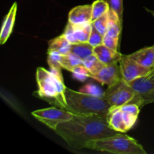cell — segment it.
Instances as JSON below:
<instances>
[{
	"mask_svg": "<svg viewBox=\"0 0 154 154\" xmlns=\"http://www.w3.org/2000/svg\"><path fill=\"white\" fill-rule=\"evenodd\" d=\"M106 119L108 126L114 130L122 133L129 131L125 123L123 112L120 107H111L106 116Z\"/></svg>",
	"mask_w": 154,
	"mask_h": 154,
	"instance_id": "7c38bea8",
	"label": "cell"
},
{
	"mask_svg": "<svg viewBox=\"0 0 154 154\" xmlns=\"http://www.w3.org/2000/svg\"><path fill=\"white\" fill-rule=\"evenodd\" d=\"M109 21V14L108 12L105 14V15L102 16L101 17L98 18L97 20L92 22L93 26L102 35H105L106 34L107 27H108V23Z\"/></svg>",
	"mask_w": 154,
	"mask_h": 154,
	"instance_id": "cb8c5ba5",
	"label": "cell"
},
{
	"mask_svg": "<svg viewBox=\"0 0 154 154\" xmlns=\"http://www.w3.org/2000/svg\"><path fill=\"white\" fill-rule=\"evenodd\" d=\"M128 84L135 92V96L130 102L136 104L140 108L154 102V82L147 76L138 78Z\"/></svg>",
	"mask_w": 154,
	"mask_h": 154,
	"instance_id": "52a82bcc",
	"label": "cell"
},
{
	"mask_svg": "<svg viewBox=\"0 0 154 154\" xmlns=\"http://www.w3.org/2000/svg\"><path fill=\"white\" fill-rule=\"evenodd\" d=\"M32 115L38 120L55 131L60 123L72 120L75 114L63 108L52 107L36 110L32 112Z\"/></svg>",
	"mask_w": 154,
	"mask_h": 154,
	"instance_id": "5b68a950",
	"label": "cell"
},
{
	"mask_svg": "<svg viewBox=\"0 0 154 154\" xmlns=\"http://www.w3.org/2000/svg\"><path fill=\"white\" fill-rule=\"evenodd\" d=\"M72 44L69 42L66 36L63 34L49 42L48 52H57L61 55H66L71 53Z\"/></svg>",
	"mask_w": 154,
	"mask_h": 154,
	"instance_id": "2e32d148",
	"label": "cell"
},
{
	"mask_svg": "<svg viewBox=\"0 0 154 154\" xmlns=\"http://www.w3.org/2000/svg\"><path fill=\"white\" fill-rule=\"evenodd\" d=\"M129 56L131 59L144 67L149 69L154 68V45L142 48Z\"/></svg>",
	"mask_w": 154,
	"mask_h": 154,
	"instance_id": "9a60e30c",
	"label": "cell"
},
{
	"mask_svg": "<svg viewBox=\"0 0 154 154\" xmlns=\"http://www.w3.org/2000/svg\"><path fill=\"white\" fill-rule=\"evenodd\" d=\"M119 39L120 38H114L105 35L103 38V45L111 49L117 51L119 45Z\"/></svg>",
	"mask_w": 154,
	"mask_h": 154,
	"instance_id": "4316f807",
	"label": "cell"
},
{
	"mask_svg": "<svg viewBox=\"0 0 154 154\" xmlns=\"http://www.w3.org/2000/svg\"><path fill=\"white\" fill-rule=\"evenodd\" d=\"M92 29V23L83 25H75L69 22L66 25L63 35L71 44L88 42Z\"/></svg>",
	"mask_w": 154,
	"mask_h": 154,
	"instance_id": "30bf717a",
	"label": "cell"
},
{
	"mask_svg": "<svg viewBox=\"0 0 154 154\" xmlns=\"http://www.w3.org/2000/svg\"><path fill=\"white\" fill-rule=\"evenodd\" d=\"M123 79L127 83L138 78L147 76L153 69H149L138 64L129 55H123L119 62Z\"/></svg>",
	"mask_w": 154,
	"mask_h": 154,
	"instance_id": "ba28073f",
	"label": "cell"
},
{
	"mask_svg": "<svg viewBox=\"0 0 154 154\" xmlns=\"http://www.w3.org/2000/svg\"><path fill=\"white\" fill-rule=\"evenodd\" d=\"M92 5H83L73 8L69 14V22L75 25H83L91 22Z\"/></svg>",
	"mask_w": 154,
	"mask_h": 154,
	"instance_id": "8fae6325",
	"label": "cell"
},
{
	"mask_svg": "<svg viewBox=\"0 0 154 154\" xmlns=\"http://www.w3.org/2000/svg\"><path fill=\"white\" fill-rule=\"evenodd\" d=\"M61 57V54H58L57 52H54V51L48 52V63L49 65L50 71L53 73L63 77V75H62L63 68L60 64Z\"/></svg>",
	"mask_w": 154,
	"mask_h": 154,
	"instance_id": "44dd1931",
	"label": "cell"
},
{
	"mask_svg": "<svg viewBox=\"0 0 154 154\" xmlns=\"http://www.w3.org/2000/svg\"><path fill=\"white\" fill-rule=\"evenodd\" d=\"M66 111L79 115H96L106 117L111 105L105 98L91 96L82 92H77L66 87Z\"/></svg>",
	"mask_w": 154,
	"mask_h": 154,
	"instance_id": "3957f363",
	"label": "cell"
},
{
	"mask_svg": "<svg viewBox=\"0 0 154 154\" xmlns=\"http://www.w3.org/2000/svg\"><path fill=\"white\" fill-rule=\"evenodd\" d=\"M110 10V5L106 0H96L92 4L91 22L108 13Z\"/></svg>",
	"mask_w": 154,
	"mask_h": 154,
	"instance_id": "ac0fdd59",
	"label": "cell"
},
{
	"mask_svg": "<svg viewBox=\"0 0 154 154\" xmlns=\"http://www.w3.org/2000/svg\"><path fill=\"white\" fill-rule=\"evenodd\" d=\"M103 38L104 36L101 35L94 27L93 26L91 34H90V38H89L88 43L93 48L97 47L99 45H103Z\"/></svg>",
	"mask_w": 154,
	"mask_h": 154,
	"instance_id": "484cf974",
	"label": "cell"
},
{
	"mask_svg": "<svg viewBox=\"0 0 154 154\" xmlns=\"http://www.w3.org/2000/svg\"><path fill=\"white\" fill-rule=\"evenodd\" d=\"M82 64L91 73V75L99 72L105 66L94 54L83 60Z\"/></svg>",
	"mask_w": 154,
	"mask_h": 154,
	"instance_id": "d6986e66",
	"label": "cell"
},
{
	"mask_svg": "<svg viewBox=\"0 0 154 154\" xmlns=\"http://www.w3.org/2000/svg\"><path fill=\"white\" fill-rule=\"evenodd\" d=\"M75 149L85 148L89 141L119 133L108 124L106 117L75 114L72 120L62 123L54 131Z\"/></svg>",
	"mask_w": 154,
	"mask_h": 154,
	"instance_id": "6da1fadb",
	"label": "cell"
},
{
	"mask_svg": "<svg viewBox=\"0 0 154 154\" xmlns=\"http://www.w3.org/2000/svg\"><path fill=\"white\" fill-rule=\"evenodd\" d=\"M110 5V8L114 11L118 15L120 22L123 24V0H107Z\"/></svg>",
	"mask_w": 154,
	"mask_h": 154,
	"instance_id": "d4e9b609",
	"label": "cell"
},
{
	"mask_svg": "<svg viewBox=\"0 0 154 154\" xmlns=\"http://www.w3.org/2000/svg\"><path fill=\"white\" fill-rule=\"evenodd\" d=\"M93 54L105 65L119 63L122 54L118 51H114L105 45H101L93 48Z\"/></svg>",
	"mask_w": 154,
	"mask_h": 154,
	"instance_id": "5bb4252c",
	"label": "cell"
},
{
	"mask_svg": "<svg viewBox=\"0 0 154 154\" xmlns=\"http://www.w3.org/2000/svg\"><path fill=\"white\" fill-rule=\"evenodd\" d=\"M36 81L38 90L35 94L53 106L66 109V87L63 83V77L38 67L36 70Z\"/></svg>",
	"mask_w": 154,
	"mask_h": 154,
	"instance_id": "7a4b0ae2",
	"label": "cell"
},
{
	"mask_svg": "<svg viewBox=\"0 0 154 154\" xmlns=\"http://www.w3.org/2000/svg\"><path fill=\"white\" fill-rule=\"evenodd\" d=\"M147 78H148L150 81L154 82V68L152 69L151 72H150V73L147 75Z\"/></svg>",
	"mask_w": 154,
	"mask_h": 154,
	"instance_id": "83f0119b",
	"label": "cell"
},
{
	"mask_svg": "<svg viewBox=\"0 0 154 154\" xmlns=\"http://www.w3.org/2000/svg\"><path fill=\"white\" fill-rule=\"evenodd\" d=\"M147 11H150V13H151V14H153V16H154V11H149V10H147Z\"/></svg>",
	"mask_w": 154,
	"mask_h": 154,
	"instance_id": "f1b7e54d",
	"label": "cell"
},
{
	"mask_svg": "<svg viewBox=\"0 0 154 154\" xmlns=\"http://www.w3.org/2000/svg\"><path fill=\"white\" fill-rule=\"evenodd\" d=\"M82 63V60L72 53H69L66 55H62L61 60H60L62 68L69 72H72L76 66L81 65Z\"/></svg>",
	"mask_w": 154,
	"mask_h": 154,
	"instance_id": "ffe728a7",
	"label": "cell"
},
{
	"mask_svg": "<svg viewBox=\"0 0 154 154\" xmlns=\"http://www.w3.org/2000/svg\"><path fill=\"white\" fill-rule=\"evenodd\" d=\"M71 72L72 74V78L80 82H84L87 78H91V73L83 64L76 66Z\"/></svg>",
	"mask_w": 154,
	"mask_h": 154,
	"instance_id": "603a6c76",
	"label": "cell"
},
{
	"mask_svg": "<svg viewBox=\"0 0 154 154\" xmlns=\"http://www.w3.org/2000/svg\"><path fill=\"white\" fill-rule=\"evenodd\" d=\"M91 78L101 83L102 85H108V87L115 85L123 80L119 63L105 65L99 72L92 75Z\"/></svg>",
	"mask_w": 154,
	"mask_h": 154,
	"instance_id": "9c48e42d",
	"label": "cell"
},
{
	"mask_svg": "<svg viewBox=\"0 0 154 154\" xmlns=\"http://www.w3.org/2000/svg\"><path fill=\"white\" fill-rule=\"evenodd\" d=\"M85 148L115 154H146L141 144L135 138L120 132L112 136L89 141Z\"/></svg>",
	"mask_w": 154,
	"mask_h": 154,
	"instance_id": "277c9868",
	"label": "cell"
},
{
	"mask_svg": "<svg viewBox=\"0 0 154 154\" xmlns=\"http://www.w3.org/2000/svg\"><path fill=\"white\" fill-rule=\"evenodd\" d=\"M80 92L99 98H104V94H105V91H103L102 87L93 83L86 84L80 89Z\"/></svg>",
	"mask_w": 154,
	"mask_h": 154,
	"instance_id": "7402d4cb",
	"label": "cell"
},
{
	"mask_svg": "<svg viewBox=\"0 0 154 154\" xmlns=\"http://www.w3.org/2000/svg\"><path fill=\"white\" fill-rule=\"evenodd\" d=\"M93 47L91 46L88 42L72 44L71 53L75 54L81 60H84L86 58L93 54Z\"/></svg>",
	"mask_w": 154,
	"mask_h": 154,
	"instance_id": "e0dca14e",
	"label": "cell"
},
{
	"mask_svg": "<svg viewBox=\"0 0 154 154\" xmlns=\"http://www.w3.org/2000/svg\"><path fill=\"white\" fill-rule=\"evenodd\" d=\"M135 96V92L124 80H122L105 91L104 98L111 107H120L129 103Z\"/></svg>",
	"mask_w": 154,
	"mask_h": 154,
	"instance_id": "8992f818",
	"label": "cell"
},
{
	"mask_svg": "<svg viewBox=\"0 0 154 154\" xmlns=\"http://www.w3.org/2000/svg\"><path fill=\"white\" fill-rule=\"evenodd\" d=\"M17 10V2H14L11 7L8 13L5 17L2 26L1 32H0V44L1 45H3L7 42L13 31V27L14 25L15 19H16Z\"/></svg>",
	"mask_w": 154,
	"mask_h": 154,
	"instance_id": "4fadbf2b",
	"label": "cell"
}]
</instances>
